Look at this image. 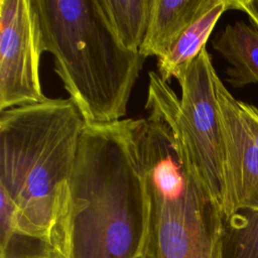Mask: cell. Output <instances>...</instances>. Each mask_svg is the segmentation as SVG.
Listing matches in <instances>:
<instances>
[{
  "label": "cell",
  "mask_w": 258,
  "mask_h": 258,
  "mask_svg": "<svg viewBox=\"0 0 258 258\" xmlns=\"http://www.w3.org/2000/svg\"><path fill=\"white\" fill-rule=\"evenodd\" d=\"M148 76V116L130 122L149 203L142 258H223L225 216L190 154L179 98L157 73Z\"/></svg>",
  "instance_id": "obj_1"
},
{
  "label": "cell",
  "mask_w": 258,
  "mask_h": 258,
  "mask_svg": "<svg viewBox=\"0 0 258 258\" xmlns=\"http://www.w3.org/2000/svg\"><path fill=\"white\" fill-rule=\"evenodd\" d=\"M130 122L85 124L63 223L68 258L143 256L149 203Z\"/></svg>",
  "instance_id": "obj_2"
},
{
  "label": "cell",
  "mask_w": 258,
  "mask_h": 258,
  "mask_svg": "<svg viewBox=\"0 0 258 258\" xmlns=\"http://www.w3.org/2000/svg\"><path fill=\"white\" fill-rule=\"evenodd\" d=\"M85 124L70 98L0 114V188L16 207V234L39 242L49 258H68L63 223Z\"/></svg>",
  "instance_id": "obj_3"
},
{
  "label": "cell",
  "mask_w": 258,
  "mask_h": 258,
  "mask_svg": "<svg viewBox=\"0 0 258 258\" xmlns=\"http://www.w3.org/2000/svg\"><path fill=\"white\" fill-rule=\"evenodd\" d=\"M30 2L39 49L85 123L121 121L146 57L122 45L99 0Z\"/></svg>",
  "instance_id": "obj_4"
},
{
  "label": "cell",
  "mask_w": 258,
  "mask_h": 258,
  "mask_svg": "<svg viewBox=\"0 0 258 258\" xmlns=\"http://www.w3.org/2000/svg\"><path fill=\"white\" fill-rule=\"evenodd\" d=\"M217 73L206 47L177 77V115L195 164L223 210L225 153L216 92Z\"/></svg>",
  "instance_id": "obj_5"
},
{
  "label": "cell",
  "mask_w": 258,
  "mask_h": 258,
  "mask_svg": "<svg viewBox=\"0 0 258 258\" xmlns=\"http://www.w3.org/2000/svg\"><path fill=\"white\" fill-rule=\"evenodd\" d=\"M41 51L30 0H0V111L36 104L42 93Z\"/></svg>",
  "instance_id": "obj_6"
},
{
  "label": "cell",
  "mask_w": 258,
  "mask_h": 258,
  "mask_svg": "<svg viewBox=\"0 0 258 258\" xmlns=\"http://www.w3.org/2000/svg\"><path fill=\"white\" fill-rule=\"evenodd\" d=\"M216 92L225 153V198L228 217L243 209L258 210V145L239 105L217 76Z\"/></svg>",
  "instance_id": "obj_7"
},
{
  "label": "cell",
  "mask_w": 258,
  "mask_h": 258,
  "mask_svg": "<svg viewBox=\"0 0 258 258\" xmlns=\"http://www.w3.org/2000/svg\"><path fill=\"white\" fill-rule=\"evenodd\" d=\"M216 0H152L149 23L139 49L144 57L164 56L178 36Z\"/></svg>",
  "instance_id": "obj_8"
},
{
  "label": "cell",
  "mask_w": 258,
  "mask_h": 258,
  "mask_svg": "<svg viewBox=\"0 0 258 258\" xmlns=\"http://www.w3.org/2000/svg\"><path fill=\"white\" fill-rule=\"evenodd\" d=\"M212 45L229 62L226 81L233 88L258 84V31L236 21L217 34Z\"/></svg>",
  "instance_id": "obj_9"
},
{
  "label": "cell",
  "mask_w": 258,
  "mask_h": 258,
  "mask_svg": "<svg viewBox=\"0 0 258 258\" xmlns=\"http://www.w3.org/2000/svg\"><path fill=\"white\" fill-rule=\"evenodd\" d=\"M228 9H232V0H216L178 36L168 52L157 59L158 75L164 82L168 83L172 78L177 79L206 47L216 23Z\"/></svg>",
  "instance_id": "obj_10"
},
{
  "label": "cell",
  "mask_w": 258,
  "mask_h": 258,
  "mask_svg": "<svg viewBox=\"0 0 258 258\" xmlns=\"http://www.w3.org/2000/svg\"><path fill=\"white\" fill-rule=\"evenodd\" d=\"M122 45L139 52L146 35L152 0H99Z\"/></svg>",
  "instance_id": "obj_11"
},
{
  "label": "cell",
  "mask_w": 258,
  "mask_h": 258,
  "mask_svg": "<svg viewBox=\"0 0 258 258\" xmlns=\"http://www.w3.org/2000/svg\"><path fill=\"white\" fill-rule=\"evenodd\" d=\"M223 258H258V210L243 209L225 217Z\"/></svg>",
  "instance_id": "obj_12"
},
{
  "label": "cell",
  "mask_w": 258,
  "mask_h": 258,
  "mask_svg": "<svg viewBox=\"0 0 258 258\" xmlns=\"http://www.w3.org/2000/svg\"><path fill=\"white\" fill-rule=\"evenodd\" d=\"M16 234V207L8 194L0 188V253L4 252Z\"/></svg>",
  "instance_id": "obj_13"
},
{
  "label": "cell",
  "mask_w": 258,
  "mask_h": 258,
  "mask_svg": "<svg viewBox=\"0 0 258 258\" xmlns=\"http://www.w3.org/2000/svg\"><path fill=\"white\" fill-rule=\"evenodd\" d=\"M239 105L243 116L251 130L253 138L258 145V108L242 101H239Z\"/></svg>",
  "instance_id": "obj_14"
},
{
  "label": "cell",
  "mask_w": 258,
  "mask_h": 258,
  "mask_svg": "<svg viewBox=\"0 0 258 258\" xmlns=\"http://www.w3.org/2000/svg\"><path fill=\"white\" fill-rule=\"evenodd\" d=\"M232 9L245 12L252 24L258 28V0H232Z\"/></svg>",
  "instance_id": "obj_15"
}]
</instances>
